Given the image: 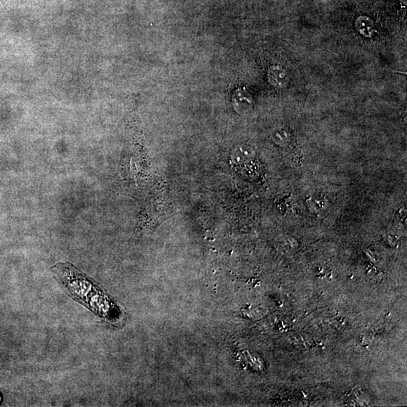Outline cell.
Here are the masks:
<instances>
[{
    "label": "cell",
    "instance_id": "obj_1",
    "mask_svg": "<svg viewBox=\"0 0 407 407\" xmlns=\"http://www.w3.org/2000/svg\"><path fill=\"white\" fill-rule=\"evenodd\" d=\"M52 269L56 278L70 296L88 307L89 294L94 304L93 312L101 315L105 313V295L89 277L69 263L58 264Z\"/></svg>",
    "mask_w": 407,
    "mask_h": 407
},
{
    "label": "cell",
    "instance_id": "obj_2",
    "mask_svg": "<svg viewBox=\"0 0 407 407\" xmlns=\"http://www.w3.org/2000/svg\"><path fill=\"white\" fill-rule=\"evenodd\" d=\"M355 26H356L357 30L364 36H370L372 33L375 31L374 24H373V21L366 16H361V17H358L355 22Z\"/></svg>",
    "mask_w": 407,
    "mask_h": 407
},
{
    "label": "cell",
    "instance_id": "obj_3",
    "mask_svg": "<svg viewBox=\"0 0 407 407\" xmlns=\"http://www.w3.org/2000/svg\"><path fill=\"white\" fill-rule=\"evenodd\" d=\"M403 1H405V2H406V0H403Z\"/></svg>",
    "mask_w": 407,
    "mask_h": 407
}]
</instances>
